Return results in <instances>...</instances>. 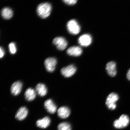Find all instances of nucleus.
I'll return each instance as SVG.
<instances>
[{"label":"nucleus","instance_id":"7","mask_svg":"<svg viewBox=\"0 0 130 130\" xmlns=\"http://www.w3.org/2000/svg\"><path fill=\"white\" fill-rule=\"evenodd\" d=\"M57 63V60L54 58H49L45 60L44 65L45 69L48 72H52L54 71Z\"/></svg>","mask_w":130,"mask_h":130},{"label":"nucleus","instance_id":"2","mask_svg":"<svg viewBox=\"0 0 130 130\" xmlns=\"http://www.w3.org/2000/svg\"><path fill=\"white\" fill-rule=\"evenodd\" d=\"M119 99V97L118 94L114 92H112L109 95L107 98L105 103L109 109L113 110L116 108V102Z\"/></svg>","mask_w":130,"mask_h":130},{"label":"nucleus","instance_id":"21","mask_svg":"<svg viewBox=\"0 0 130 130\" xmlns=\"http://www.w3.org/2000/svg\"><path fill=\"white\" fill-rule=\"evenodd\" d=\"M63 1L67 4L69 5H73L77 3V1L76 0H64Z\"/></svg>","mask_w":130,"mask_h":130},{"label":"nucleus","instance_id":"23","mask_svg":"<svg viewBox=\"0 0 130 130\" xmlns=\"http://www.w3.org/2000/svg\"><path fill=\"white\" fill-rule=\"evenodd\" d=\"M126 77L128 80L130 81V69L128 71L126 74Z\"/></svg>","mask_w":130,"mask_h":130},{"label":"nucleus","instance_id":"3","mask_svg":"<svg viewBox=\"0 0 130 130\" xmlns=\"http://www.w3.org/2000/svg\"><path fill=\"white\" fill-rule=\"evenodd\" d=\"M67 27L68 31L73 35H77L80 31V25L77 21L74 19L70 20L68 22Z\"/></svg>","mask_w":130,"mask_h":130},{"label":"nucleus","instance_id":"12","mask_svg":"<svg viewBox=\"0 0 130 130\" xmlns=\"http://www.w3.org/2000/svg\"><path fill=\"white\" fill-rule=\"evenodd\" d=\"M22 84L20 81H17L13 83L11 87V93L14 95H18L22 90Z\"/></svg>","mask_w":130,"mask_h":130},{"label":"nucleus","instance_id":"9","mask_svg":"<svg viewBox=\"0 0 130 130\" xmlns=\"http://www.w3.org/2000/svg\"><path fill=\"white\" fill-rule=\"evenodd\" d=\"M106 69L108 74L111 77H114L116 75L117 73L116 64L114 62L110 61L107 63Z\"/></svg>","mask_w":130,"mask_h":130},{"label":"nucleus","instance_id":"18","mask_svg":"<svg viewBox=\"0 0 130 130\" xmlns=\"http://www.w3.org/2000/svg\"><path fill=\"white\" fill-rule=\"evenodd\" d=\"M1 14L4 19H9L12 17L13 11L9 8H4L2 10Z\"/></svg>","mask_w":130,"mask_h":130},{"label":"nucleus","instance_id":"5","mask_svg":"<svg viewBox=\"0 0 130 130\" xmlns=\"http://www.w3.org/2000/svg\"><path fill=\"white\" fill-rule=\"evenodd\" d=\"M77 71V68L74 65L71 64L61 70V74L64 77H69L74 75Z\"/></svg>","mask_w":130,"mask_h":130},{"label":"nucleus","instance_id":"20","mask_svg":"<svg viewBox=\"0 0 130 130\" xmlns=\"http://www.w3.org/2000/svg\"><path fill=\"white\" fill-rule=\"evenodd\" d=\"M9 47L10 53L12 54H14L17 51L15 44L12 42L9 44Z\"/></svg>","mask_w":130,"mask_h":130},{"label":"nucleus","instance_id":"13","mask_svg":"<svg viewBox=\"0 0 130 130\" xmlns=\"http://www.w3.org/2000/svg\"><path fill=\"white\" fill-rule=\"evenodd\" d=\"M28 113V110L25 107H21L16 113L15 118L19 121H22L26 117Z\"/></svg>","mask_w":130,"mask_h":130},{"label":"nucleus","instance_id":"19","mask_svg":"<svg viewBox=\"0 0 130 130\" xmlns=\"http://www.w3.org/2000/svg\"><path fill=\"white\" fill-rule=\"evenodd\" d=\"M58 130H71V125L67 122L61 123L58 125Z\"/></svg>","mask_w":130,"mask_h":130},{"label":"nucleus","instance_id":"17","mask_svg":"<svg viewBox=\"0 0 130 130\" xmlns=\"http://www.w3.org/2000/svg\"><path fill=\"white\" fill-rule=\"evenodd\" d=\"M36 93L35 90L29 88L25 91L24 96L26 100L28 101H31L35 100L36 97Z\"/></svg>","mask_w":130,"mask_h":130},{"label":"nucleus","instance_id":"10","mask_svg":"<svg viewBox=\"0 0 130 130\" xmlns=\"http://www.w3.org/2000/svg\"><path fill=\"white\" fill-rule=\"evenodd\" d=\"M44 106L47 111L50 113H54L56 111V106L51 99H48L45 101Z\"/></svg>","mask_w":130,"mask_h":130},{"label":"nucleus","instance_id":"1","mask_svg":"<svg viewBox=\"0 0 130 130\" xmlns=\"http://www.w3.org/2000/svg\"><path fill=\"white\" fill-rule=\"evenodd\" d=\"M52 6L49 3H42L37 6V11L38 15L42 19H45L50 15Z\"/></svg>","mask_w":130,"mask_h":130},{"label":"nucleus","instance_id":"14","mask_svg":"<svg viewBox=\"0 0 130 130\" xmlns=\"http://www.w3.org/2000/svg\"><path fill=\"white\" fill-rule=\"evenodd\" d=\"M71 112L69 108L66 106L60 107L57 111L58 115L59 118L62 119L67 118L70 114Z\"/></svg>","mask_w":130,"mask_h":130},{"label":"nucleus","instance_id":"8","mask_svg":"<svg viewBox=\"0 0 130 130\" xmlns=\"http://www.w3.org/2000/svg\"><path fill=\"white\" fill-rule=\"evenodd\" d=\"M92 41L91 36L88 34H84L79 37L78 39V42L81 46L87 47L91 44Z\"/></svg>","mask_w":130,"mask_h":130},{"label":"nucleus","instance_id":"4","mask_svg":"<svg viewBox=\"0 0 130 130\" xmlns=\"http://www.w3.org/2000/svg\"><path fill=\"white\" fill-rule=\"evenodd\" d=\"M129 119L126 115H123L120 116L118 119L115 120L113 122V126L115 128L121 129L125 127L129 124Z\"/></svg>","mask_w":130,"mask_h":130},{"label":"nucleus","instance_id":"15","mask_svg":"<svg viewBox=\"0 0 130 130\" xmlns=\"http://www.w3.org/2000/svg\"><path fill=\"white\" fill-rule=\"evenodd\" d=\"M51 120L48 117H45L42 119L39 120L37 121V125L38 127L45 129L50 125Z\"/></svg>","mask_w":130,"mask_h":130},{"label":"nucleus","instance_id":"11","mask_svg":"<svg viewBox=\"0 0 130 130\" xmlns=\"http://www.w3.org/2000/svg\"><path fill=\"white\" fill-rule=\"evenodd\" d=\"M82 52V48L78 46L71 47L67 50V53L68 55L74 57L80 56Z\"/></svg>","mask_w":130,"mask_h":130},{"label":"nucleus","instance_id":"6","mask_svg":"<svg viewBox=\"0 0 130 130\" xmlns=\"http://www.w3.org/2000/svg\"><path fill=\"white\" fill-rule=\"evenodd\" d=\"M53 43L60 50H64L67 47L68 42L64 37H58L54 39Z\"/></svg>","mask_w":130,"mask_h":130},{"label":"nucleus","instance_id":"16","mask_svg":"<svg viewBox=\"0 0 130 130\" xmlns=\"http://www.w3.org/2000/svg\"><path fill=\"white\" fill-rule=\"evenodd\" d=\"M35 91L40 96L43 97L46 95L47 92V89L44 84L39 83L36 87Z\"/></svg>","mask_w":130,"mask_h":130},{"label":"nucleus","instance_id":"22","mask_svg":"<svg viewBox=\"0 0 130 130\" xmlns=\"http://www.w3.org/2000/svg\"><path fill=\"white\" fill-rule=\"evenodd\" d=\"M0 53H0L1 54H0V57L2 58L4 56L5 52L4 49L1 47V48H0Z\"/></svg>","mask_w":130,"mask_h":130}]
</instances>
